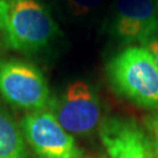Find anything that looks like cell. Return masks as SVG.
<instances>
[{
	"mask_svg": "<svg viewBox=\"0 0 158 158\" xmlns=\"http://www.w3.org/2000/svg\"><path fill=\"white\" fill-rule=\"evenodd\" d=\"M57 33V23L39 0H0V41L6 48L36 53Z\"/></svg>",
	"mask_w": 158,
	"mask_h": 158,
	"instance_id": "1",
	"label": "cell"
},
{
	"mask_svg": "<svg viewBox=\"0 0 158 158\" xmlns=\"http://www.w3.org/2000/svg\"><path fill=\"white\" fill-rule=\"evenodd\" d=\"M106 72L117 94L142 107H158V68L145 47L131 46L117 53Z\"/></svg>",
	"mask_w": 158,
	"mask_h": 158,
	"instance_id": "2",
	"label": "cell"
},
{
	"mask_svg": "<svg viewBox=\"0 0 158 158\" xmlns=\"http://www.w3.org/2000/svg\"><path fill=\"white\" fill-rule=\"evenodd\" d=\"M0 96L19 109L38 111L51 104L49 87L44 74L32 63L0 59Z\"/></svg>",
	"mask_w": 158,
	"mask_h": 158,
	"instance_id": "3",
	"label": "cell"
},
{
	"mask_svg": "<svg viewBox=\"0 0 158 158\" xmlns=\"http://www.w3.org/2000/svg\"><path fill=\"white\" fill-rule=\"evenodd\" d=\"M25 141L38 158H81L82 151L52 110L31 111L21 119Z\"/></svg>",
	"mask_w": 158,
	"mask_h": 158,
	"instance_id": "4",
	"label": "cell"
},
{
	"mask_svg": "<svg viewBox=\"0 0 158 158\" xmlns=\"http://www.w3.org/2000/svg\"><path fill=\"white\" fill-rule=\"evenodd\" d=\"M52 111L70 135H90L101 122L98 97L93 87L82 80H76L66 87L53 104Z\"/></svg>",
	"mask_w": 158,
	"mask_h": 158,
	"instance_id": "5",
	"label": "cell"
},
{
	"mask_svg": "<svg viewBox=\"0 0 158 158\" xmlns=\"http://www.w3.org/2000/svg\"><path fill=\"white\" fill-rule=\"evenodd\" d=\"M109 33L124 45H147L158 33L153 0H116L108 26Z\"/></svg>",
	"mask_w": 158,
	"mask_h": 158,
	"instance_id": "6",
	"label": "cell"
},
{
	"mask_svg": "<svg viewBox=\"0 0 158 158\" xmlns=\"http://www.w3.org/2000/svg\"><path fill=\"white\" fill-rule=\"evenodd\" d=\"M104 158H152L151 148L134 121L108 118L100 127Z\"/></svg>",
	"mask_w": 158,
	"mask_h": 158,
	"instance_id": "7",
	"label": "cell"
},
{
	"mask_svg": "<svg viewBox=\"0 0 158 158\" xmlns=\"http://www.w3.org/2000/svg\"><path fill=\"white\" fill-rule=\"evenodd\" d=\"M0 158H29L21 127L0 107Z\"/></svg>",
	"mask_w": 158,
	"mask_h": 158,
	"instance_id": "8",
	"label": "cell"
},
{
	"mask_svg": "<svg viewBox=\"0 0 158 158\" xmlns=\"http://www.w3.org/2000/svg\"><path fill=\"white\" fill-rule=\"evenodd\" d=\"M101 2L102 0H64L68 12L74 17H85Z\"/></svg>",
	"mask_w": 158,
	"mask_h": 158,
	"instance_id": "9",
	"label": "cell"
},
{
	"mask_svg": "<svg viewBox=\"0 0 158 158\" xmlns=\"http://www.w3.org/2000/svg\"><path fill=\"white\" fill-rule=\"evenodd\" d=\"M145 48L150 52L153 61H155V63H156V66L158 68V38H155L151 41H149L145 45Z\"/></svg>",
	"mask_w": 158,
	"mask_h": 158,
	"instance_id": "10",
	"label": "cell"
},
{
	"mask_svg": "<svg viewBox=\"0 0 158 158\" xmlns=\"http://www.w3.org/2000/svg\"><path fill=\"white\" fill-rule=\"evenodd\" d=\"M150 125H151V129H152L153 135H155V145H156V150L158 152V115L155 118L151 119Z\"/></svg>",
	"mask_w": 158,
	"mask_h": 158,
	"instance_id": "11",
	"label": "cell"
},
{
	"mask_svg": "<svg viewBox=\"0 0 158 158\" xmlns=\"http://www.w3.org/2000/svg\"><path fill=\"white\" fill-rule=\"evenodd\" d=\"M81 158H91V157H81Z\"/></svg>",
	"mask_w": 158,
	"mask_h": 158,
	"instance_id": "12",
	"label": "cell"
}]
</instances>
